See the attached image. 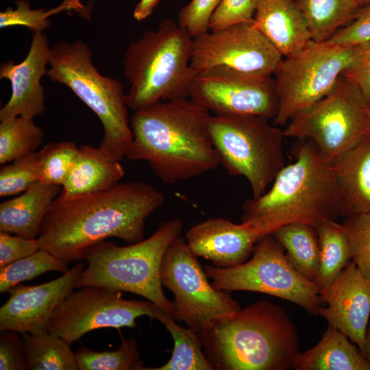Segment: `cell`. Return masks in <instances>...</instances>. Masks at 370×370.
Returning a JSON list of instances; mask_svg holds the SVG:
<instances>
[{
  "instance_id": "6da1fadb",
  "label": "cell",
  "mask_w": 370,
  "mask_h": 370,
  "mask_svg": "<svg viewBox=\"0 0 370 370\" xmlns=\"http://www.w3.org/2000/svg\"><path fill=\"white\" fill-rule=\"evenodd\" d=\"M164 200L160 190L143 182L118 183L74 197L58 195L40 227V249L68 263L84 259L90 247L110 237L139 242L146 219Z\"/></svg>"
},
{
  "instance_id": "7a4b0ae2",
  "label": "cell",
  "mask_w": 370,
  "mask_h": 370,
  "mask_svg": "<svg viewBox=\"0 0 370 370\" xmlns=\"http://www.w3.org/2000/svg\"><path fill=\"white\" fill-rule=\"evenodd\" d=\"M210 111L182 98L161 101L134 111L132 139L125 157L144 160L164 183L199 177L220 165L208 122Z\"/></svg>"
},
{
  "instance_id": "3957f363",
  "label": "cell",
  "mask_w": 370,
  "mask_h": 370,
  "mask_svg": "<svg viewBox=\"0 0 370 370\" xmlns=\"http://www.w3.org/2000/svg\"><path fill=\"white\" fill-rule=\"evenodd\" d=\"M199 336L216 370H287L301 352L295 323L267 300L212 318Z\"/></svg>"
},
{
  "instance_id": "277c9868",
  "label": "cell",
  "mask_w": 370,
  "mask_h": 370,
  "mask_svg": "<svg viewBox=\"0 0 370 370\" xmlns=\"http://www.w3.org/2000/svg\"><path fill=\"white\" fill-rule=\"evenodd\" d=\"M295 161L277 174L272 186L258 199L245 201L242 221L258 223L267 234L292 223L317 227L339 214V195L332 166L309 140L297 139Z\"/></svg>"
},
{
  "instance_id": "5b68a950",
  "label": "cell",
  "mask_w": 370,
  "mask_h": 370,
  "mask_svg": "<svg viewBox=\"0 0 370 370\" xmlns=\"http://www.w3.org/2000/svg\"><path fill=\"white\" fill-rule=\"evenodd\" d=\"M193 38L176 21L165 19L129 45L123 60L130 86L125 95L128 108L189 98L197 75L190 64Z\"/></svg>"
},
{
  "instance_id": "8992f818",
  "label": "cell",
  "mask_w": 370,
  "mask_h": 370,
  "mask_svg": "<svg viewBox=\"0 0 370 370\" xmlns=\"http://www.w3.org/2000/svg\"><path fill=\"white\" fill-rule=\"evenodd\" d=\"M182 228L181 219L175 218L161 223L145 240L127 246L103 241L90 247L84 256L88 266L75 289L94 286L134 293L173 317L171 301L162 290L160 267L166 249Z\"/></svg>"
},
{
  "instance_id": "52a82bcc",
  "label": "cell",
  "mask_w": 370,
  "mask_h": 370,
  "mask_svg": "<svg viewBox=\"0 0 370 370\" xmlns=\"http://www.w3.org/2000/svg\"><path fill=\"white\" fill-rule=\"evenodd\" d=\"M47 75L69 87L98 116L103 128L100 150L115 160L125 157L132 139L125 94L119 80L98 71L88 44L77 40L53 45Z\"/></svg>"
},
{
  "instance_id": "ba28073f",
  "label": "cell",
  "mask_w": 370,
  "mask_h": 370,
  "mask_svg": "<svg viewBox=\"0 0 370 370\" xmlns=\"http://www.w3.org/2000/svg\"><path fill=\"white\" fill-rule=\"evenodd\" d=\"M210 135L221 164L247 179L253 199L265 193L285 166L283 130L258 116H210Z\"/></svg>"
},
{
  "instance_id": "9c48e42d",
  "label": "cell",
  "mask_w": 370,
  "mask_h": 370,
  "mask_svg": "<svg viewBox=\"0 0 370 370\" xmlns=\"http://www.w3.org/2000/svg\"><path fill=\"white\" fill-rule=\"evenodd\" d=\"M283 134L310 140L332 166L370 136L369 106L358 88L342 75L329 94L295 115Z\"/></svg>"
},
{
  "instance_id": "30bf717a",
  "label": "cell",
  "mask_w": 370,
  "mask_h": 370,
  "mask_svg": "<svg viewBox=\"0 0 370 370\" xmlns=\"http://www.w3.org/2000/svg\"><path fill=\"white\" fill-rule=\"evenodd\" d=\"M364 45L345 47L311 40L296 53L284 56L274 73L278 97L274 125L287 124L329 94Z\"/></svg>"
},
{
  "instance_id": "8fae6325",
  "label": "cell",
  "mask_w": 370,
  "mask_h": 370,
  "mask_svg": "<svg viewBox=\"0 0 370 370\" xmlns=\"http://www.w3.org/2000/svg\"><path fill=\"white\" fill-rule=\"evenodd\" d=\"M252 254L250 260L235 267L205 266V272L213 287L228 292L267 294L293 302L312 315H319L322 306L320 288L293 267L284 249L273 234L261 238Z\"/></svg>"
},
{
  "instance_id": "7c38bea8",
  "label": "cell",
  "mask_w": 370,
  "mask_h": 370,
  "mask_svg": "<svg viewBox=\"0 0 370 370\" xmlns=\"http://www.w3.org/2000/svg\"><path fill=\"white\" fill-rule=\"evenodd\" d=\"M197 258L186 238L177 237L164 254L160 280L173 294V318L199 334L212 318L241 307L230 292L213 287Z\"/></svg>"
},
{
  "instance_id": "4fadbf2b",
  "label": "cell",
  "mask_w": 370,
  "mask_h": 370,
  "mask_svg": "<svg viewBox=\"0 0 370 370\" xmlns=\"http://www.w3.org/2000/svg\"><path fill=\"white\" fill-rule=\"evenodd\" d=\"M73 291L52 314L47 330L69 344L86 333L101 328H135L136 319H156L160 308L152 302L125 299L122 292L103 286H85Z\"/></svg>"
},
{
  "instance_id": "5bb4252c",
  "label": "cell",
  "mask_w": 370,
  "mask_h": 370,
  "mask_svg": "<svg viewBox=\"0 0 370 370\" xmlns=\"http://www.w3.org/2000/svg\"><path fill=\"white\" fill-rule=\"evenodd\" d=\"M283 57L252 20L194 37L190 64L197 74L223 69L272 76Z\"/></svg>"
},
{
  "instance_id": "9a60e30c",
  "label": "cell",
  "mask_w": 370,
  "mask_h": 370,
  "mask_svg": "<svg viewBox=\"0 0 370 370\" xmlns=\"http://www.w3.org/2000/svg\"><path fill=\"white\" fill-rule=\"evenodd\" d=\"M189 98L219 116H258L269 120L274 119L278 110L272 76L223 69L197 73Z\"/></svg>"
},
{
  "instance_id": "2e32d148",
  "label": "cell",
  "mask_w": 370,
  "mask_h": 370,
  "mask_svg": "<svg viewBox=\"0 0 370 370\" xmlns=\"http://www.w3.org/2000/svg\"><path fill=\"white\" fill-rule=\"evenodd\" d=\"M84 264L79 262L60 277L34 286L18 284L0 308V331L39 334L47 331L51 317L58 305L75 289Z\"/></svg>"
},
{
  "instance_id": "e0dca14e",
  "label": "cell",
  "mask_w": 370,
  "mask_h": 370,
  "mask_svg": "<svg viewBox=\"0 0 370 370\" xmlns=\"http://www.w3.org/2000/svg\"><path fill=\"white\" fill-rule=\"evenodd\" d=\"M319 315L355 343L365 356V336L370 317V280L352 262L319 293Z\"/></svg>"
},
{
  "instance_id": "ac0fdd59",
  "label": "cell",
  "mask_w": 370,
  "mask_h": 370,
  "mask_svg": "<svg viewBox=\"0 0 370 370\" xmlns=\"http://www.w3.org/2000/svg\"><path fill=\"white\" fill-rule=\"evenodd\" d=\"M267 236L254 221L234 223L223 218H210L190 227L186 241L197 257L214 266L232 267L246 262L256 244Z\"/></svg>"
},
{
  "instance_id": "d6986e66",
  "label": "cell",
  "mask_w": 370,
  "mask_h": 370,
  "mask_svg": "<svg viewBox=\"0 0 370 370\" xmlns=\"http://www.w3.org/2000/svg\"><path fill=\"white\" fill-rule=\"evenodd\" d=\"M33 34L29 50L21 62L8 61L1 64L0 79H8L12 88L10 99L0 110L1 121L17 116L34 119L45 111L41 79L47 73L51 47L45 34Z\"/></svg>"
},
{
  "instance_id": "ffe728a7",
  "label": "cell",
  "mask_w": 370,
  "mask_h": 370,
  "mask_svg": "<svg viewBox=\"0 0 370 370\" xmlns=\"http://www.w3.org/2000/svg\"><path fill=\"white\" fill-rule=\"evenodd\" d=\"M253 20L283 56L296 53L312 40L294 0H256Z\"/></svg>"
},
{
  "instance_id": "44dd1931",
  "label": "cell",
  "mask_w": 370,
  "mask_h": 370,
  "mask_svg": "<svg viewBox=\"0 0 370 370\" xmlns=\"http://www.w3.org/2000/svg\"><path fill=\"white\" fill-rule=\"evenodd\" d=\"M343 217L370 213V136L345 153L333 165Z\"/></svg>"
},
{
  "instance_id": "7402d4cb",
  "label": "cell",
  "mask_w": 370,
  "mask_h": 370,
  "mask_svg": "<svg viewBox=\"0 0 370 370\" xmlns=\"http://www.w3.org/2000/svg\"><path fill=\"white\" fill-rule=\"evenodd\" d=\"M61 189V186L40 181L18 196L1 202L0 232L38 238L42 220Z\"/></svg>"
},
{
  "instance_id": "603a6c76",
  "label": "cell",
  "mask_w": 370,
  "mask_h": 370,
  "mask_svg": "<svg viewBox=\"0 0 370 370\" xmlns=\"http://www.w3.org/2000/svg\"><path fill=\"white\" fill-rule=\"evenodd\" d=\"M124 175L120 160L108 156L99 147L82 145L59 196L74 197L104 190L119 183Z\"/></svg>"
},
{
  "instance_id": "cb8c5ba5",
  "label": "cell",
  "mask_w": 370,
  "mask_h": 370,
  "mask_svg": "<svg viewBox=\"0 0 370 370\" xmlns=\"http://www.w3.org/2000/svg\"><path fill=\"white\" fill-rule=\"evenodd\" d=\"M295 370H370L360 348L336 328L328 325L319 343L294 358Z\"/></svg>"
},
{
  "instance_id": "d4e9b609",
  "label": "cell",
  "mask_w": 370,
  "mask_h": 370,
  "mask_svg": "<svg viewBox=\"0 0 370 370\" xmlns=\"http://www.w3.org/2000/svg\"><path fill=\"white\" fill-rule=\"evenodd\" d=\"M271 234L286 251L293 267L306 279L317 284L319 245L316 227L305 223H292L279 227Z\"/></svg>"
},
{
  "instance_id": "484cf974",
  "label": "cell",
  "mask_w": 370,
  "mask_h": 370,
  "mask_svg": "<svg viewBox=\"0 0 370 370\" xmlns=\"http://www.w3.org/2000/svg\"><path fill=\"white\" fill-rule=\"evenodd\" d=\"M307 23L311 38L327 41L350 23L360 8L352 0H294Z\"/></svg>"
},
{
  "instance_id": "4316f807",
  "label": "cell",
  "mask_w": 370,
  "mask_h": 370,
  "mask_svg": "<svg viewBox=\"0 0 370 370\" xmlns=\"http://www.w3.org/2000/svg\"><path fill=\"white\" fill-rule=\"evenodd\" d=\"M316 227L319 245V267L317 285L328 286L352 259L349 241L342 224L325 220Z\"/></svg>"
},
{
  "instance_id": "83f0119b",
  "label": "cell",
  "mask_w": 370,
  "mask_h": 370,
  "mask_svg": "<svg viewBox=\"0 0 370 370\" xmlns=\"http://www.w3.org/2000/svg\"><path fill=\"white\" fill-rule=\"evenodd\" d=\"M27 369L30 370H77L75 354L71 344L48 330L22 334Z\"/></svg>"
},
{
  "instance_id": "f1b7e54d",
  "label": "cell",
  "mask_w": 370,
  "mask_h": 370,
  "mask_svg": "<svg viewBox=\"0 0 370 370\" xmlns=\"http://www.w3.org/2000/svg\"><path fill=\"white\" fill-rule=\"evenodd\" d=\"M171 334L174 341L172 355L164 365L147 367V370H212L202 347L199 334L190 328H182L163 310L156 317Z\"/></svg>"
},
{
  "instance_id": "f546056e",
  "label": "cell",
  "mask_w": 370,
  "mask_h": 370,
  "mask_svg": "<svg viewBox=\"0 0 370 370\" xmlns=\"http://www.w3.org/2000/svg\"><path fill=\"white\" fill-rule=\"evenodd\" d=\"M43 138V131L34 119L17 116L1 121L0 163H9L37 151Z\"/></svg>"
},
{
  "instance_id": "4dcf8cb0",
  "label": "cell",
  "mask_w": 370,
  "mask_h": 370,
  "mask_svg": "<svg viewBox=\"0 0 370 370\" xmlns=\"http://www.w3.org/2000/svg\"><path fill=\"white\" fill-rule=\"evenodd\" d=\"M75 357L79 370H147L134 338L123 341L114 351L82 347Z\"/></svg>"
},
{
  "instance_id": "1f68e13d",
  "label": "cell",
  "mask_w": 370,
  "mask_h": 370,
  "mask_svg": "<svg viewBox=\"0 0 370 370\" xmlns=\"http://www.w3.org/2000/svg\"><path fill=\"white\" fill-rule=\"evenodd\" d=\"M68 270L66 262L45 250L39 249L0 268V293H6L21 282L32 280L46 272L58 271L63 274Z\"/></svg>"
},
{
  "instance_id": "d6a6232c",
  "label": "cell",
  "mask_w": 370,
  "mask_h": 370,
  "mask_svg": "<svg viewBox=\"0 0 370 370\" xmlns=\"http://www.w3.org/2000/svg\"><path fill=\"white\" fill-rule=\"evenodd\" d=\"M79 147L70 141L53 142L39 151L40 181L62 186L79 153Z\"/></svg>"
},
{
  "instance_id": "836d02e7",
  "label": "cell",
  "mask_w": 370,
  "mask_h": 370,
  "mask_svg": "<svg viewBox=\"0 0 370 370\" xmlns=\"http://www.w3.org/2000/svg\"><path fill=\"white\" fill-rule=\"evenodd\" d=\"M38 151L4 164L0 169V196L22 193L40 181Z\"/></svg>"
},
{
  "instance_id": "e575fe53",
  "label": "cell",
  "mask_w": 370,
  "mask_h": 370,
  "mask_svg": "<svg viewBox=\"0 0 370 370\" xmlns=\"http://www.w3.org/2000/svg\"><path fill=\"white\" fill-rule=\"evenodd\" d=\"M16 8L12 9L8 7L0 12V27L5 28L12 26H25L35 32H42L51 25L48 17L64 10L71 8L77 9L81 7L78 0H64L60 6L51 10H32L30 3L27 0L16 1Z\"/></svg>"
},
{
  "instance_id": "d590c367",
  "label": "cell",
  "mask_w": 370,
  "mask_h": 370,
  "mask_svg": "<svg viewBox=\"0 0 370 370\" xmlns=\"http://www.w3.org/2000/svg\"><path fill=\"white\" fill-rule=\"evenodd\" d=\"M342 225L350 246L352 262L370 280V213L346 217Z\"/></svg>"
},
{
  "instance_id": "8d00e7d4",
  "label": "cell",
  "mask_w": 370,
  "mask_h": 370,
  "mask_svg": "<svg viewBox=\"0 0 370 370\" xmlns=\"http://www.w3.org/2000/svg\"><path fill=\"white\" fill-rule=\"evenodd\" d=\"M222 0H190L177 13V24L193 38L208 32L211 17Z\"/></svg>"
},
{
  "instance_id": "74e56055",
  "label": "cell",
  "mask_w": 370,
  "mask_h": 370,
  "mask_svg": "<svg viewBox=\"0 0 370 370\" xmlns=\"http://www.w3.org/2000/svg\"><path fill=\"white\" fill-rule=\"evenodd\" d=\"M325 42L345 47L370 43V4L360 7L354 18Z\"/></svg>"
},
{
  "instance_id": "f35d334b",
  "label": "cell",
  "mask_w": 370,
  "mask_h": 370,
  "mask_svg": "<svg viewBox=\"0 0 370 370\" xmlns=\"http://www.w3.org/2000/svg\"><path fill=\"white\" fill-rule=\"evenodd\" d=\"M255 8L256 0H222L211 17L210 31L252 21Z\"/></svg>"
},
{
  "instance_id": "ab89813d",
  "label": "cell",
  "mask_w": 370,
  "mask_h": 370,
  "mask_svg": "<svg viewBox=\"0 0 370 370\" xmlns=\"http://www.w3.org/2000/svg\"><path fill=\"white\" fill-rule=\"evenodd\" d=\"M20 334L14 331H1V370L28 369L24 342Z\"/></svg>"
},
{
  "instance_id": "60d3db41",
  "label": "cell",
  "mask_w": 370,
  "mask_h": 370,
  "mask_svg": "<svg viewBox=\"0 0 370 370\" xmlns=\"http://www.w3.org/2000/svg\"><path fill=\"white\" fill-rule=\"evenodd\" d=\"M40 249V241L36 238H27L6 232H0V268L21 258L28 256Z\"/></svg>"
},
{
  "instance_id": "b9f144b4",
  "label": "cell",
  "mask_w": 370,
  "mask_h": 370,
  "mask_svg": "<svg viewBox=\"0 0 370 370\" xmlns=\"http://www.w3.org/2000/svg\"><path fill=\"white\" fill-rule=\"evenodd\" d=\"M343 75L359 90L365 101L370 103V43L364 45L358 58Z\"/></svg>"
},
{
  "instance_id": "7bdbcfd3",
  "label": "cell",
  "mask_w": 370,
  "mask_h": 370,
  "mask_svg": "<svg viewBox=\"0 0 370 370\" xmlns=\"http://www.w3.org/2000/svg\"><path fill=\"white\" fill-rule=\"evenodd\" d=\"M160 0H140L133 12V17L138 21L148 18L158 5Z\"/></svg>"
},
{
  "instance_id": "ee69618b",
  "label": "cell",
  "mask_w": 370,
  "mask_h": 370,
  "mask_svg": "<svg viewBox=\"0 0 370 370\" xmlns=\"http://www.w3.org/2000/svg\"><path fill=\"white\" fill-rule=\"evenodd\" d=\"M365 356L370 365V323L368 324L365 336Z\"/></svg>"
},
{
  "instance_id": "f6af8a7d",
  "label": "cell",
  "mask_w": 370,
  "mask_h": 370,
  "mask_svg": "<svg viewBox=\"0 0 370 370\" xmlns=\"http://www.w3.org/2000/svg\"><path fill=\"white\" fill-rule=\"evenodd\" d=\"M359 7L370 4V0H352Z\"/></svg>"
},
{
  "instance_id": "bcb514c9",
  "label": "cell",
  "mask_w": 370,
  "mask_h": 370,
  "mask_svg": "<svg viewBox=\"0 0 370 370\" xmlns=\"http://www.w3.org/2000/svg\"><path fill=\"white\" fill-rule=\"evenodd\" d=\"M369 106V112H370V103L368 104Z\"/></svg>"
}]
</instances>
